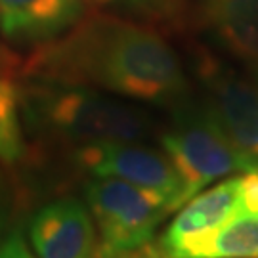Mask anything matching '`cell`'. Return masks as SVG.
I'll use <instances>...</instances> for the list:
<instances>
[{"mask_svg":"<svg viewBox=\"0 0 258 258\" xmlns=\"http://www.w3.org/2000/svg\"><path fill=\"white\" fill-rule=\"evenodd\" d=\"M37 65L54 84L90 86L138 102L174 103L187 90L182 61L165 38L115 16L79 19Z\"/></svg>","mask_w":258,"mask_h":258,"instance_id":"6da1fadb","label":"cell"},{"mask_svg":"<svg viewBox=\"0 0 258 258\" xmlns=\"http://www.w3.org/2000/svg\"><path fill=\"white\" fill-rule=\"evenodd\" d=\"M86 207L98 231V258H126L146 249L172 212L168 197L119 178H92Z\"/></svg>","mask_w":258,"mask_h":258,"instance_id":"7a4b0ae2","label":"cell"},{"mask_svg":"<svg viewBox=\"0 0 258 258\" xmlns=\"http://www.w3.org/2000/svg\"><path fill=\"white\" fill-rule=\"evenodd\" d=\"M40 115L57 134L81 146L138 142L151 130L148 113L90 86L54 84L40 94Z\"/></svg>","mask_w":258,"mask_h":258,"instance_id":"3957f363","label":"cell"},{"mask_svg":"<svg viewBox=\"0 0 258 258\" xmlns=\"http://www.w3.org/2000/svg\"><path fill=\"white\" fill-rule=\"evenodd\" d=\"M161 144L182 182L180 207L224 176L258 170L228 140L209 109L180 113Z\"/></svg>","mask_w":258,"mask_h":258,"instance_id":"277c9868","label":"cell"},{"mask_svg":"<svg viewBox=\"0 0 258 258\" xmlns=\"http://www.w3.org/2000/svg\"><path fill=\"white\" fill-rule=\"evenodd\" d=\"M77 161L94 178H119L168 197L180 207L182 182L168 157L138 142H100L77 149Z\"/></svg>","mask_w":258,"mask_h":258,"instance_id":"5b68a950","label":"cell"},{"mask_svg":"<svg viewBox=\"0 0 258 258\" xmlns=\"http://www.w3.org/2000/svg\"><path fill=\"white\" fill-rule=\"evenodd\" d=\"M199 73L212 119L241 155L258 168V84L212 57L201 61Z\"/></svg>","mask_w":258,"mask_h":258,"instance_id":"8992f818","label":"cell"},{"mask_svg":"<svg viewBox=\"0 0 258 258\" xmlns=\"http://www.w3.org/2000/svg\"><path fill=\"white\" fill-rule=\"evenodd\" d=\"M241 211V176L222 180L185 201L157 241L155 258H185L197 243Z\"/></svg>","mask_w":258,"mask_h":258,"instance_id":"52a82bcc","label":"cell"},{"mask_svg":"<svg viewBox=\"0 0 258 258\" xmlns=\"http://www.w3.org/2000/svg\"><path fill=\"white\" fill-rule=\"evenodd\" d=\"M29 241L37 258H98V231L88 207L57 199L31 218Z\"/></svg>","mask_w":258,"mask_h":258,"instance_id":"ba28073f","label":"cell"},{"mask_svg":"<svg viewBox=\"0 0 258 258\" xmlns=\"http://www.w3.org/2000/svg\"><path fill=\"white\" fill-rule=\"evenodd\" d=\"M83 10V0H0V31L12 40H48L73 27Z\"/></svg>","mask_w":258,"mask_h":258,"instance_id":"9c48e42d","label":"cell"},{"mask_svg":"<svg viewBox=\"0 0 258 258\" xmlns=\"http://www.w3.org/2000/svg\"><path fill=\"white\" fill-rule=\"evenodd\" d=\"M211 37L228 54L258 65V0H197Z\"/></svg>","mask_w":258,"mask_h":258,"instance_id":"30bf717a","label":"cell"},{"mask_svg":"<svg viewBox=\"0 0 258 258\" xmlns=\"http://www.w3.org/2000/svg\"><path fill=\"white\" fill-rule=\"evenodd\" d=\"M185 258H258V212L239 211Z\"/></svg>","mask_w":258,"mask_h":258,"instance_id":"8fae6325","label":"cell"},{"mask_svg":"<svg viewBox=\"0 0 258 258\" xmlns=\"http://www.w3.org/2000/svg\"><path fill=\"white\" fill-rule=\"evenodd\" d=\"M25 155L18 111V92L8 79L0 77V163L18 165Z\"/></svg>","mask_w":258,"mask_h":258,"instance_id":"7c38bea8","label":"cell"},{"mask_svg":"<svg viewBox=\"0 0 258 258\" xmlns=\"http://www.w3.org/2000/svg\"><path fill=\"white\" fill-rule=\"evenodd\" d=\"M0 258H35L19 235H12L0 243Z\"/></svg>","mask_w":258,"mask_h":258,"instance_id":"4fadbf2b","label":"cell"},{"mask_svg":"<svg viewBox=\"0 0 258 258\" xmlns=\"http://www.w3.org/2000/svg\"><path fill=\"white\" fill-rule=\"evenodd\" d=\"M161 0H83L84 6H96V8H105V6H120V8H146L151 4H157Z\"/></svg>","mask_w":258,"mask_h":258,"instance_id":"5bb4252c","label":"cell"},{"mask_svg":"<svg viewBox=\"0 0 258 258\" xmlns=\"http://www.w3.org/2000/svg\"><path fill=\"white\" fill-rule=\"evenodd\" d=\"M10 222V195H8V187H6V182L0 174V241L4 237V231L8 228Z\"/></svg>","mask_w":258,"mask_h":258,"instance_id":"9a60e30c","label":"cell"},{"mask_svg":"<svg viewBox=\"0 0 258 258\" xmlns=\"http://www.w3.org/2000/svg\"><path fill=\"white\" fill-rule=\"evenodd\" d=\"M134 254H136V252H134ZM134 254H130V256H126V258H155V254H153V250H151V249L148 250V254L144 252L142 256H134Z\"/></svg>","mask_w":258,"mask_h":258,"instance_id":"2e32d148","label":"cell"},{"mask_svg":"<svg viewBox=\"0 0 258 258\" xmlns=\"http://www.w3.org/2000/svg\"><path fill=\"white\" fill-rule=\"evenodd\" d=\"M254 83L258 84V65H254Z\"/></svg>","mask_w":258,"mask_h":258,"instance_id":"e0dca14e","label":"cell"}]
</instances>
